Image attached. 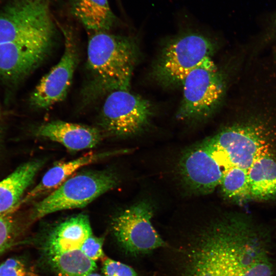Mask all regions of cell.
Instances as JSON below:
<instances>
[{
  "instance_id": "27",
  "label": "cell",
  "mask_w": 276,
  "mask_h": 276,
  "mask_svg": "<svg viewBox=\"0 0 276 276\" xmlns=\"http://www.w3.org/2000/svg\"><path fill=\"white\" fill-rule=\"evenodd\" d=\"M1 133V132H0ZM0 138H1V135H0Z\"/></svg>"
},
{
  "instance_id": "16",
  "label": "cell",
  "mask_w": 276,
  "mask_h": 276,
  "mask_svg": "<svg viewBox=\"0 0 276 276\" xmlns=\"http://www.w3.org/2000/svg\"><path fill=\"white\" fill-rule=\"evenodd\" d=\"M251 200L276 198V157L271 151L258 157L247 170Z\"/></svg>"
},
{
  "instance_id": "4",
  "label": "cell",
  "mask_w": 276,
  "mask_h": 276,
  "mask_svg": "<svg viewBox=\"0 0 276 276\" xmlns=\"http://www.w3.org/2000/svg\"><path fill=\"white\" fill-rule=\"evenodd\" d=\"M118 183L116 175L109 171H87L76 174L36 203L30 219L36 221L58 211L85 207L113 189Z\"/></svg>"
},
{
  "instance_id": "13",
  "label": "cell",
  "mask_w": 276,
  "mask_h": 276,
  "mask_svg": "<svg viewBox=\"0 0 276 276\" xmlns=\"http://www.w3.org/2000/svg\"><path fill=\"white\" fill-rule=\"evenodd\" d=\"M93 235L88 216L80 214L61 222L54 227L41 244V250L47 257L80 247Z\"/></svg>"
},
{
  "instance_id": "10",
  "label": "cell",
  "mask_w": 276,
  "mask_h": 276,
  "mask_svg": "<svg viewBox=\"0 0 276 276\" xmlns=\"http://www.w3.org/2000/svg\"><path fill=\"white\" fill-rule=\"evenodd\" d=\"M54 39L41 37L0 43V76L10 83L23 79L47 57Z\"/></svg>"
},
{
  "instance_id": "25",
  "label": "cell",
  "mask_w": 276,
  "mask_h": 276,
  "mask_svg": "<svg viewBox=\"0 0 276 276\" xmlns=\"http://www.w3.org/2000/svg\"><path fill=\"white\" fill-rule=\"evenodd\" d=\"M273 27H274V28L275 29V30H276V18L274 21V22H273Z\"/></svg>"
},
{
  "instance_id": "8",
  "label": "cell",
  "mask_w": 276,
  "mask_h": 276,
  "mask_svg": "<svg viewBox=\"0 0 276 276\" xmlns=\"http://www.w3.org/2000/svg\"><path fill=\"white\" fill-rule=\"evenodd\" d=\"M152 206L146 201H141L124 210L112 220L113 234L121 247L133 255L149 253L165 248V241L151 222Z\"/></svg>"
},
{
  "instance_id": "1",
  "label": "cell",
  "mask_w": 276,
  "mask_h": 276,
  "mask_svg": "<svg viewBox=\"0 0 276 276\" xmlns=\"http://www.w3.org/2000/svg\"><path fill=\"white\" fill-rule=\"evenodd\" d=\"M269 231L243 215H229L179 246L174 276H273Z\"/></svg>"
},
{
  "instance_id": "14",
  "label": "cell",
  "mask_w": 276,
  "mask_h": 276,
  "mask_svg": "<svg viewBox=\"0 0 276 276\" xmlns=\"http://www.w3.org/2000/svg\"><path fill=\"white\" fill-rule=\"evenodd\" d=\"M117 152H90L76 159L59 163L51 168L43 176L40 182L20 201L19 205L28 203L42 194L56 189L67 178L80 168L112 156Z\"/></svg>"
},
{
  "instance_id": "17",
  "label": "cell",
  "mask_w": 276,
  "mask_h": 276,
  "mask_svg": "<svg viewBox=\"0 0 276 276\" xmlns=\"http://www.w3.org/2000/svg\"><path fill=\"white\" fill-rule=\"evenodd\" d=\"M71 10L84 27L94 32L108 31L117 19L108 0H72Z\"/></svg>"
},
{
  "instance_id": "20",
  "label": "cell",
  "mask_w": 276,
  "mask_h": 276,
  "mask_svg": "<svg viewBox=\"0 0 276 276\" xmlns=\"http://www.w3.org/2000/svg\"><path fill=\"white\" fill-rule=\"evenodd\" d=\"M17 208L0 214V255L22 241L19 240L21 228L13 215Z\"/></svg>"
},
{
  "instance_id": "18",
  "label": "cell",
  "mask_w": 276,
  "mask_h": 276,
  "mask_svg": "<svg viewBox=\"0 0 276 276\" xmlns=\"http://www.w3.org/2000/svg\"><path fill=\"white\" fill-rule=\"evenodd\" d=\"M52 269L59 276H84L97 269L95 261L79 248L48 257Z\"/></svg>"
},
{
  "instance_id": "3",
  "label": "cell",
  "mask_w": 276,
  "mask_h": 276,
  "mask_svg": "<svg viewBox=\"0 0 276 276\" xmlns=\"http://www.w3.org/2000/svg\"><path fill=\"white\" fill-rule=\"evenodd\" d=\"M88 79L83 96L87 102L120 89H128L138 57L132 38L95 32L87 51Z\"/></svg>"
},
{
  "instance_id": "9",
  "label": "cell",
  "mask_w": 276,
  "mask_h": 276,
  "mask_svg": "<svg viewBox=\"0 0 276 276\" xmlns=\"http://www.w3.org/2000/svg\"><path fill=\"white\" fill-rule=\"evenodd\" d=\"M153 113L150 102L128 89L108 94L103 105L100 120L102 128L116 136L135 134L149 123Z\"/></svg>"
},
{
  "instance_id": "21",
  "label": "cell",
  "mask_w": 276,
  "mask_h": 276,
  "mask_svg": "<svg viewBox=\"0 0 276 276\" xmlns=\"http://www.w3.org/2000/svg\"><path fill=\"white\" fill-rule=\"evenodd\" d=\"M0 276H41L22 256H12L0 263Z\"/></svg>"
},
{
  "instance_id": "2",
  "label": "cell",
  "mask_w": 276,
  "mask_h": 276,
  "mask_svg": "<svg viewBox=\"0 0 276 276\" xmlns=\"http://www.w3.org/2000/svg\"><path fill=\"white\" fill-rule=\"evenodd\" d=\"M240 92L236 120L195 145L207 171L216 177L233 167L248 170L276 142V90L251 86Z\"/></svg>"
},
{
  "instance_id": "15",
  "label": "cell",
  "mask_w": 276,
  "mask_h": 276,
  "mask_svg": "<svg viewBox=\"0 0 276 276\" xmlns=\"http://www.w3.org/2000/svg\"><path fill=\"white\" fill-rule=\"evenodd\" d=\"M44 163L41 159L25 163L0 181V214L19 206L24 193Z\"/></svg>"
},
{
  "instance_id": "5",
  "label": "cell",
  "mask_w": 276,
  "mask_h": 276,
  "mask_svg": "<svg viewBox=\"0 0 276 276\" xmlns=\"http://www.w3.org/2000/svg\"><path fill=\"white\" fill-rule=\"evenodd\" d=\"M182 85L183 96L176 113L181 120L206 118L219 107L225 94L224 76L211 57L192 70Z\"/></svg>"
},
{
  "instance_id": "11",
  "label": "cell",
  "mask_w": 276,
  "mask_h": 276,
  "mask_svg": "<svg viewBox=\"0 0 276 276\" xmlns=\"http://www.w3.org/2000/svg\"><path fill=\"white\" fill-rule=\"evenodd\" d=\"M63 54L59 61L39 81L31 95L30 104L47 109L65 98L71 85L78 60L76 43L71 35L64 33Z\"/></svg>"
},
{
  "instance_id": "26",
  "label": "cell",
  "mask_w": 276,
  "mask_h": 276,
  "mask_svg": "<svg viewBox=\"0 0 276 276\" xmlns=\"http://www.w3.org/2000/svg\"><path fill=\"white\" fill-rule=\"evenodd\" d=\"M35 1H42V2H47L48 0H35Z\"/></svg>"
},
{
  "instance_id": "7",
  "label": "cell",
  "mask_w": 276,
  "mask_h": 276,
  "mask_svg": "<svg viewBox=\"0 0 276 276\" xmlns=\"http://www.w3.org/2000/svg\"><path fill=\"white\" fill-rule=\"evenodd\" d=\"M55 35L47 2L14 0L0 10V43Z\"/></svg>"
},
{
  "instance_id": "22",
  "label": "cell",
  "mask_w": 276,
  "mask_h": 276,
  "mask_svg": "<svg viewBox=\"0 0 276 276\" xmlns=\"http://www.w3.org/2000/svg\"><path fill=\"white\" fill-rule=\"evenodd\" d=\"M102 270L105 276H137L130 266L109 258L103 260Z\"/></svg>"
},
{
  "instance_id": "6",
  "label": "cell",
  "mask_w": 276,
  "mask_h": 276,
  "mask_svg": "<svg viewBox=\"0 0 276 276\" xmlns=\"http://www.w3.org/2000/svg\"><path fill=\"white\" fill-rule=\"evenodd\" d=\"M208 37L191 31L171 39L162 51L155 67V76L168 85L182 84L188 74L214 51Z\"/></svg>"
},
{
  "instance_id": "12",
  "label": "cell",
  "mask_w": 276,
  "mask_h": 276,
  "mask_svg": "<svg viewBox=\"0 0 276 276\" xmlns=\"http://www.w3.org/2000/svg\"><path fill=\"white\" fill-rule=\"evenodd\" d=\"M36 135L60 143L72 151L90 149L101 140V133L97 128L87 125L54 121L39 126Z\"/></svg>"
},
{
  "instance_id": "23",
  "label": "cell",
  "mask_w": 276,
  "mask_h": 276,
  "mask_svg": "<svg viewBox=\"0 0 276 276\" xmlns=\"http://www.w3.org/2000/svg\"><path fill=\"white\" fill-rule=\"evenodd\" d=\"M104 239L91 235L82 244L80 249L91 260L96 261L104 257L103 245Z\"/></svg>"
},
{
  "instance_id": "24",
  "label": "cell",
  "mask_w": 276,
  "mask_h": 276,
  "mask_svg": "<svg viewBox=\"0 0 276 276\" xmlns=\"http://www.w3.org/2000/svg\"><path fill=\"white\" fill-rule=\"evenodd\" d=\"M91 272V273H88V274H87L86 275H85L84 276H101L99 273H96V272Z\"/></svg>"
},
{
  "instance_id": "19",
  "label": "cell",
  "mask_w": 276,
  "mask_h": 276,
  "mask_svg": "<svg viewBox=\"0 0 276 276\" xmlns=\"http://www.w3.org/2000/svg\"><path fill=\"white\" fill-rule=\"evenodd\" d=\"M220 186L223 195L229 200L238 203L251 200L247 170L230 168L224 174Z\"/></svg>"
}]
</instances>
